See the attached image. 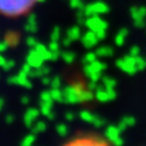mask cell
I'll return each instance as SVG.
<instances>
[{
  "mask_svg": "<svg viewBox=\"0 0 146 146\" xmlns=\"http://www.w3.org/2000/svg\"><path fill=\"white\" fill-rule=\"evenodd\" d=\"M80 116L82 118H83L84 121H89L91 123H94V124H100V122H99V118L96 116H94V115H91L90 112H82L80 113Z\"/></svg>",
  "mask_w": 146,
  "mask_h": 146,
  "instance_id": "obj_9",
  "label": "cell"
},
{
  "mask_svg": "<svg viewBox=\"0 0 146 146\" xmlns=\"http://www.w3.org/2000/svg\"><path fill=\"white\" fill-rule=\"evenodd\" d=\"M33 141H34V135H27L26 140L22 141V144H23V145H31Z\"/></svg>",
  "mask_w": 146,
  "mask_h": 146,
  "instance_id": "obj_13",
  "label": "cell"
},
{
  "mask_svg": "<svg viewBox=\"0 0 146 146\" xmlns=\"http://www.w3.org/2000/svg\"><path fill=\"white\" fill-rule=\"evenodd\" d=\"M36 28V23H35V17L34 16H31V20H28L27 22V31H31V32H34Z\"/></svg>",
  "mask_w": 146,
  "mask_h": 146,
  "instance_id": "obj_11",
  "label": "cell"
},
{
  "mask_svg": "<svg viewBox=\"0 0 146 146\" xmlns=\"http://www.w3.org/2000/svg\"><path fill=\"white\" fill-rule=\"evenodd\" d=\"M73 57H74V55L73 54H63V58H65V61H68V62H71L73 60Z\"/></svg>",
  "mask_w": 146,
  "mask_h": 146,
  "instance_id": "obj_17",
  "label": "cell"
},
{
  "mask_svg": "<svg viewBox=\"0 0 146 146\" xmlns=\"http://www.w3.org/2000/svg\"><path fill=\"white\" fill-rule=\"evenodd\" d=\"M4 48H5V44H4V43H0V51H3Z\"/></svg>",
  "mask_w": 146,
  "mask_h": 146,
  "instance_id": "obj_19",
  "label": "cell"
},
{
  "mask_svg": "<svg viewBox=\"0 0 146 146\" xmlns=\"http://www.w3.org/2000/svg\"><path fill=\"white\" fill-rule=\"evenodd\" d=\"M79 33H80L79 28L74 27V28H72V29H70V31L67 32V36H68V38H70L71 40H76V39H78Z\"/></svg>",
  "mask_w": 146,
  "mask_h": 146,
  "instance_id": "obj_10",
  "label": "cell"
},
{
  "mask_svg": "<svg viewBox=\"0 0 146 146\" xmlns=\"http://www.w3.org/2000/svg\"><path fill=\"white\" fill-rule=\"evenodd\" d=\"M98 35L94 33L93 31L89 32V33H86L83 38H82V42H83V44L85 45L86 48H91V46H94L95 44H96L98 42Z\"/></svg>",
  "mask_w": 146,
  "mask_h": 146,
  "instance_id": "obj_6",
  "label": "cell"
},
{
  "mask_svg": "<svg viewBox=\"0 0 146 146\" xmlns=\"http://www.w3.org/2000/svg\"><path fill=\"white\" fill-rule=\"evenodd\" d=\"M124 33H125V31H122L121 33L116 36V43L117 44H122L123 43V34H124Z\"/></svg>",
  "mask_w": 146,
  "mask_h": 146,
  "instance_id": "obj_16",
  "label": "cell"
},
{
  "mask_svg": "<svg viewBox=\"0 0 146 146\" xmlns=\"http://www.w3.org/2000/svg\"><path fill=\"white\" fill-rule=\"evenodd\" d=\"M34 130L35 131H43V130H45V123H43V122L36 123L35 127H34Z\"/></svg>",
  "mask_w": 146,
  "mask_h": 146,
  "instance_id": "obj_14",
  "label": "cell"
},
{
  "mask_svg": "<svg viewBox=\"0 0 146 146\" xmlns=\"http://www.w3.org/2000/svg\"><path fill=\"white\" fill-rule=\"evenodd\" d=\"M70 4L72 7L74 9H80L82 7V1L80 0H70Z\"/></svg>",
  "mask_w": 146,
  "mask_h": 146,
  "instance_id": "obj_12",
  "label": "cell"
},
{
  "mask_svg": "<svg viewBox=\"0 0 146 146\" xmlns=\"http://www.w3.org/2000/svg\"><path fill=\"white\" fill-rule=\"evenodd\" d=\"M44 60V57L40 55L36 50H33L32 52H29L28 55V65L31 67H39L40 65H42V62Z\"/></svg>",
  "mask_w": 146,
  "mask_h": 146,
  "instance_id": "obj_5",
  "label": "cell"
},
{
  "mask_svg": "<svg viewBox=\"0 0 146 146\" xmlns=\"http://www.w3.org/2000/svg\"><path fill=\"white\" fill-rule=\"evenodd\" d=\"M38 1L42 0H0V15L11 18L25 16Z\"/></svg>",
  "mask_w": 146,
  "mask_h": 146,
  "instance_id": "obj_1",
  "label": "cell"
},
{
  "mask_svg": "<svg viewBox=\"0 0 146 146\" xmlns=\"http://www.w3.org/2000/svg\"><path fill=\"white\" fill-rule=\"evenodd\" d=\"M107 136H108V139L113 140V143L121 144L119 134H118V129H116V128H110L108 131H107Z\"/></svg>",
  "mask_w": 146,
  "mask_h": 146,
  "instance_id": "obj_8",
  "label": "cell"
},
{
  "mask_svg": "<svg viewBox=\"0 0 146 146\" xmlns=\"http://www.w3.org/2000/svg\"><path fill=\"white\" fill-rule=\"evenodd\" d=\"M39 116V111L35 108H29L28 111L26 112L25 115V122L27 125H32V123H33V121L35 119L36 117Z\"/></svg>",
  "mask_w": 146,
  "mask_h": 146,
  "instance_id": "obj_7",
  "label": "cell"
},
{
  "mask_svg": "<svg viewBox=\"0 0 146 146\" xmlns=\"http://www.w3.org/2000/svg\"><path fill=\"white\" fill-rule=\"evenodd\" d=\"M86 26H89V28L98 35L99 39L104 38L105 32H106V23L101 18H99L96 16H91L90 20L86 21Z\"/></svg>",
  "mask_w": 146,
  "mask_h": 146,
  "instance_id": "obj_2",
  "label": "cell"
},
{
  "mask_svg": "<svg viewBox=\"0 0 146 146\" xmlns=\"http://www.w3.org/2000/svg\"><path fill=\"white\" fill-rule=\"evenodd\" d=\"M3 65H5V60H4V58L0 56V66H3Z\"/></svg>",
  "mask_w": 146,
  "mask_h": 146,
  "instance_id": "obj_18",
  "label": "cell"
},
{
  "mask_svg": "<svg viewBox=\"0 0 146 146\" xmlns=\"http://www.w3.org/2000/svg\"><path fill=\"white\" fill-rule=\"evenodd\" d=\"M105 68V65L101 62H96V61H93L91 65L89 67H86V73L88 76L91 77V79H98L99 76H100V72Z\"/></svg>",
  "mask_w": 146,
  "mask_h": 146,
  "instance_id": "obj_4",
  "label": "cell"
},
{
  "mask_svg": "<svg viewBox=\"0 0 146 146\" xmlns=\"http://www.w3.org/2000/svg\"><path fill=\"white\" fill-rule=\"evenodd\" d=\"M106 11H107V6L102 3L90 4V5H88L85 9V13L88 16H96L99 13H102V12H106Z\"/></svg>",
  "mask_w": 146,
  "mask_h": 146,
  "instance_id": "obj_3",
  "label": "cell"
},
{
  "mask_svg": "<svg viewBox=\"0 0 146 146\" xmlns=\"http://www.w3.org/2000/svg\"><path fill=\"white\" fill-rule=\"evenodd\" d=\"M57 133L58 134H61L62 136H65L67 134V131H66V127L65 125H57Z\"/></svg>",
  "mask_w": 146,
  "mask_h": 146,
  "instance_id": "obj_15",
  "label": "cell"
},
{
  "mask_svg": "<svg viewBox=\"0 0 146 146\" xmlns=\"http://www.w3.org/2000/svg\"><path fill=\"white\" fill-rule=\"evenodd\" d=\"M3 104H4V101L0 99V111H1V108H3Z\"/></svg>",
  "mask_w": 146,
  "mask_h": 146,
  "instance_id": "obj_20",
  "label": "cell"
}]
</instances>
